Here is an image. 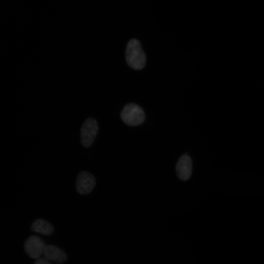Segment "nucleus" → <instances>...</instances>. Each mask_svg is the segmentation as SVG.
<instances>
[{"label": "nucleus", "instance_id": "nucleus-3", "mask_svg": "<svg viewBox=\"0 0 264 264\" xmlns=\"http://www.w3.org/2000/svg\"><path fill=\"white\" fill-rule=\"evenodd\" d=\"M97 121L92 118L86 120L81 129V141L86 148L89 147L93 143L98 132Z\"/></svg>", "mask_w": 264, "mask_h": 264}, {"label": "nucleus", "instance_id": "nucleus-5", "mask_svg": "<svg viewBox=\"0 0 264 264\" xmlns=\"http://www.w3.org/2000/svg\"><path fill=\"white\" fill-rule=\"evenodd\" d=\"M45 245L39 237L31 236L25 241L24 250L28 255L33 259H38L43 253Z\"/></svg>", "mask_w": 264, "mask_h": 264}, {"label": "nucleus", "instance_id": "nucleus-4", "mask_svg": "<svg viewBox=\"0 0 264 264\" xmlns=\"http://www.w3.org/2000/svg\"><path fill=\"white\" fill-rule=\"evenodd\" d=\"M94 176L88 172H81L77 176L76 187L77 192L82 195L89 193L95 185Z\"/></svg>", "mask_w": 264, "mask_h": 264}, {"label": "nucleus", "instance_id": "nucleus-1", "mask_svg": "<svg viewBox=\"0 0 264 264\" xmlns=\"http://www.w3.org/2000/svg\"><path fill=\"white\" fill-rule=\"evenodd\" d=\"M125 56L127 63L130 67L140 70L144 67L146 56L137 40L132 39L128 42Z\"/></svg>", "mask_w": 264, "mask_h": 264}, {"label": "nucleus", "instance_id": "nucleus-9", "mask_svg": "<svg viewBox=\"0 0 264 264\" xmlns=\"http://www.w3.org/2000/svg\"><path fill=\"white\" fill-rule=\"evenodd\" d=\"M34 264H52L45 258H38L35 262Z\"/></svg>", "mask_w": 264, "mask_h": 264}, {"label": "nucleus", "instance_id": "nucleus-6", "mask_svg": "<svg viewBox=\"0 0 264 264\" xmlns=\"http://www.w3.org/2000/svg\"><path fill=\"white\" fill-rule=\"evenodd\" d=\"M178 177L182 180L188 179L192 174V164L190 157L186 154L179 159L176 167Z\"/></svg>", "mask_w": 264, "mask_h": 264}, {"label": "nucleus", "instance_id": "nucleus-7", "mask_svg": "<svg viewBox=\"0 0 264 264\" xmlns=\"http://www.w3.org/2000/svg\"><path fill=\"white\" fill-rule=\"evenodd\" d=\"M43 254L45 258L48 261L58 264L64 263L67 260L66 254L58 247L52 245H46Z\"/></svg>", "mask_w": 264, "mask_h": 264}, {"label": "nucleus", "instance_id": "nucleus-2", "mask_svg": "<svg viewBox=\"0 0 264 264\" xmlns=\"http://www.w3.org/2000/svg\"><path fill=\"white\" fill-rule=\"evenodd\" d=\"M123 121L129 126H138L143 122L145 113L142 108L134 103L126 104L121 112Z\"/></svg>", "mask_w": 264, "mask_h": 264}, {"label": "nucleus", "instance_id": "nucleus-8", "mask_svg": "<svg viewBox=\"0 0 264 264\" xmlns=\"http://www.w3.org/2000/svg\"><path fill=\"white\" fill-rule=\"evenodd\" d=\"M31 229L34 232L46 236L51 235L54 232L53 226L43 219L35 220L31 224Z\"/></svg>", "mask_w": 264, "mask_h": 264}]
</instances>
